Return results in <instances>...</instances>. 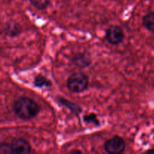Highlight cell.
Wrapping results in <instances>:
<instances>
[{"instance_id":"1","label":"cell","mask_w":154,"mask_h":154,"mask_svg":"<svg viewBox=\"0 0 154 154\" xmlns=\"http://www.w3.org/2000/svg\"><path fill=\"white\" fill-rule=\"evenodd\" d=\"M12 108L15 115L25 121L37 117L41 111L38 104L32 99L26 96H21L16 99Z\"/></svg>"},{"instance_id":"2","label":"cell","mask_w":154,"mask_h":154,"mask_svg":"<svg viewBox=\"0 0 154 154\" xmlns=\"http://www.w3.org/2000/svg\"><path fill=\"white\" fill-rule=\"evenodd\" d=\"M66 86L73 93H81L85 91L89 86V78L84 72H75L68 78Z\"/></svg>"},{"instance_id":"3","label":"cell","mask_w":154,"mask_h":154,"mask_svg":"<svg viewBox=\"0 0 154 154\" xmlns=\"http://www.w3.org/2000/svg\"><path fill=\"white\" fill-rule=\"evenodd\" d=\"M105 151L110 154H119L123 153L126 149V142L124 139L119 135H115L110 138L104 145Z\"/></svg>"},{"instance_id":"4","label":"cell","mask_w":154,"mask_h":154,"mask_svg":"<svg viewBox=\"0 0 154 154\" xmlns=\"http://www.w3.org/2000/svg\"><path fill=\"white\" fill-rule=\"evenodd\" d=\"M125 34L122 27L117 25H111L107 29L105 38L112 45H117L123 42Z\"/></svg>"},{"instance_id":"5","label":"cell","mask_w":154,"mask_h":154,"mask_svg":"<svg viewBox=\"0 0 154 154\" xmlns=\"http://www.w3.org/2000/svg\"><path fill=\"white\" fill-rule=\"evenodd\" d=\"M11 153H30L32 147L29 143L23 138H14L10 144Z\"/></svg>"},{"instance_id":"6","label":"cell","mask_w":154,"mask_h":154,"mask_svg":"<svg viewBox=\"0 0 154 154\" xmlns=\"http://www.w3.org/2000/svg\"><path fill=\"white\" fill-rule=\"evenodd\" d=\"M72 62L75 66L80 69H85L92 64V58L87 52L78 53L73 56Z\"/></svg>"},{"instance_id":"7","label":"cell","mask_w":154,"mask_h":154,"mask_svg":"<svg viewBox=\"0 0 154 154\" xmlns=\"http://www.w3.org/2000/svg\"><path fill=\"white\" fill-rule=\"evenodd\" d=\"M57 102L60 105L68 108L72 114H74L77 117H79L80 114L82 112V108L79 105H77L75 102H71L69 99H66L63 97H58L57 98Z\"/></svg>"},{"instance_id":"8","label":"cell","mask_w":154,"mask_h":154,"mask_svg":"<svg viewBox=\"0 0 154 154\" xmlns=\"http://www.w3.org/2000/svg\"><path fill=\"white\" fill-rule=\"evenodd\" d=\"M5 34L10 37H15L18 35L21 32V27L16 21H8L5 23V26L3 28Z\"/></svg>"},{"instance_id":"9","label":"cell","mask_w":154,"mask_h":154,"mask_svg":"<svg viewBox=\"0 0 154 154\" xmlns=\"http://www.w3.org/2000/svg\"><path fill=\"white\" fill-rule=\"evenodd\" d=\"M33 84L35 87L42 88V87H51L52 86V82L51 80L47 78L45 75L42 74H38L35 75L33 80Z\"/></svg>"},{"instance_id":"10","label":"cell","mask_w":154,"mask_h":154,"mask_svg":"<svg viewBox=\"0 0 154 154\" xmlns=\"http://www.w3.org/2000/svg\"><path fill=\"white\" fill-rule=\"evenodd\" d=\"M142 23L148 31L154 32V12H150L143 17Z\"/></svg>"},{"instance_id":"11","label":"cell","mask_w":154,"mask_h":154,"mask_svg":"<svg viewBox=\"0 0 154 154\" xmlns=\"http://www.w3.org/2000/svg\"><path fill=\"white\" fill-rule=\"evenodd\" d=\"M32 5L39 11H44L51 4V0H29Z\"/></svg>"},{"instance_id":"12","label":"cell","mask_w":154,"mask_h":154,"mask_svg":"<svg viewBox=\"0 0 154 154\" xmlns=\"http://www.w3.org/2000/svg\"><path fill=\"white\" fill-rule=\"evenodd\" d=\"M83 120L86 124H93L94 126H100V121L98 118L97 115L94 113L86 114L83 117Z\"/></svg>"},{"instance_id":"13","label":"cell","mask_w":154,"mask_h":154,"mask_svg":"<svg viewBox=\"0 0 154 154\" xmlns=\"http://www.w3.org/2000/svg\"><path fill=\"white\" fill-rule=\"evenodd\" d=\"M0 153L1 154L11 153V151L10 144L2 143L1 146H0Z\"/></svg>"},{"instance_id":"14","label":"cell","mask_w":154,"mask_h":154,"mask_svg":"<svg viewBox=\"0 0 154 154\" xmlns=\"http://www.w3.org/2000/svg\"><path fill=\"white\" fill-rule=\"evenodd\" d=\"M70 153H82V152H81V150H72V151H71Z\"/></svg>"}]
</instances>
